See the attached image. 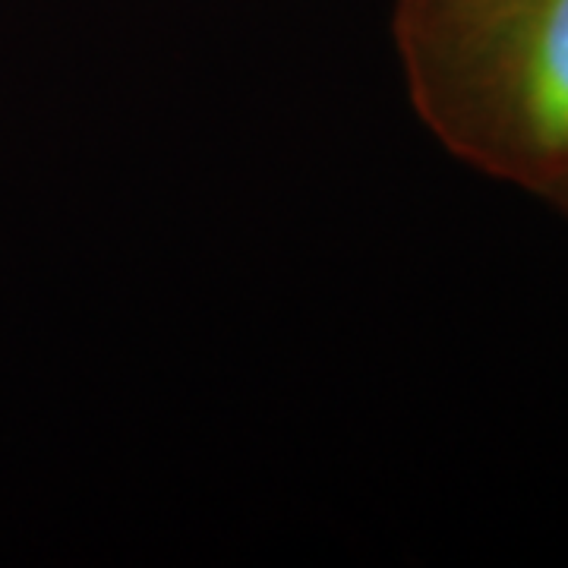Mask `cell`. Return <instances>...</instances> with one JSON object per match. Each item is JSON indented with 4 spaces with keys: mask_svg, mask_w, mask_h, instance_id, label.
Returning <instances> with one entry per match:
<instances>
[{
    "mask_svg": "<svg viewBox=\"0 0 568 568\" xmlns=\"http://www.w3.org/2000/svg\"><path fill=\"white\" fill-rule=\"evenodd\" d=\"M407 95L455 159L568 196V0H395Z\"/></svg>",
    "mask_w": 568,
    "mask_h": 568,
    "instance_id": "1",
    "label": "cell"
},
{
    "mask_svg": "<svg viewBox=\"0 0 568 568\" xmlns=\"http://www.w3.org/2000/svg\"><path fill=\"white\" fill-rule=\"evenodd\" d=\"M556 209H562V212H566V215H568V196H566V200H562V203H556Z\"/></svg>",
    "mask_w": 568,
    "mask_h": 568,
    "instance_id": "2",
    "label": "cell"
}]
</instances>
